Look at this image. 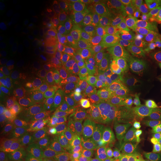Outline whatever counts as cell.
I'll return each instance as SVG.
<instances>
[{"instance_id": "ab89813d", "label": "cell", "mask_w": 161, "mask_h": 161, "mask_svg": "<svg viewBox=\"0 0 161 161\" xmlns=\"http://www.w3.org/2000/svg\"><path fill=\"white\" fill-rule=\"evenodd\" d=\"M153 157L154 161H161V131L157 132L156 142L153 152Z\"/></svg>"}, {"instance_id": "2e32d148", "label": "cell", "mask_w": 161, "mask_h": 161, "mask_svg": "<svg viewBox=\"0 0 161 161\" xmlns=\"http://www.w3.org/2000/svg\"><path fill=\"white\" fill-rule=\"evenodd\" d=\"M0 71L5 75L12 77L17 75L18 68L14 60L10 55H3L0 58Z\"/></svg>"}, {"instance_id": "44dd1931", "label": "cell", "mask_w": 161, "mask_h": 161, "mask_svg": "<svg viewBox=\"0 0 161 161\" xmlns=\"http://www.w3.org/2000/svg\"><path fill=\"white\" fill-rule=\"evenodd\" d=\"M19 149L17 146L14 145H5L0 150V160L1 161H13L16 160Z\"/></svg>"}, {"instance_id": "d590c367", "label": "cell", "mask_w": 161, "mask_h": 161, "mask_svg": "<svg viewBox=\"0 0 161 161\" xmlns=\"http://www.w3.org/2000/svg\"><path fill=\"white\" fill-rule=\"evenodd\" d=\"M99 141L102 147L104 148V150H106L108 153H110V154H117L119 152L118 147L111 140H110L107 136H103L100 138Z\"/></svg>"}, {"instance_id": "9c48e42d", "label": "cell", "mask_w": 161, "mask_h": 161, "mask_svg": "<svg viewBox=\"0 0 161 161\" xmlns=\"http://www.w3.org/2000/svg\"><path fill=\"white\" fill-rule=\"evenodd\" d=\"M144 80L156 87L161 88L160 61L148 62L144 68Z\"/></svg>"}, {"instance_id": "52a82bcc", "label": "cell", "mask_w": 161, "mask_h": 161, "mask_svg": "<svg viewBox=\"0 0 161 161\" xmlns=\"http://www.w3.org/2000/svg\"><path fill=\"white\" fill-rule=\"evenodd\" d=\"M150 61H160L161 59V29H156L149 34L145 41Z\"/></svg>"}, {"instance_id": "1f68e13d", "label": "cell", "mask_w": 161, "mask_h": 161, "mask_svg": "<svg viewBox=\"0 0 161 161\" xmlns=\"http://www.w3.org/2000/svg\"><path fill=\"white\" fill-rule=\"evenodd\" d=\"M108 70H109L110 81L111 88H114L116 85H117L119 79L122 75L129 73L128 71L119 67L117 66H114V67L110 68V69Z\"/></svg>"}, {"instance_id": "7c38bea8", "label": "cell", "mask_w": 161, "mask_h": 161, "mask_svg": "<svg viewBox=\"0 0 161 161\" xmlns=\"http://www.w3.org/2000/svg\"><path fill=\"white\" fill-rule=\"evenodd\" d=\"M102 102L92 96H86L80 106V114L84 117L92 119L101 112L102 108Z\"/></svg>"}, {"instance_id": "9a60e30c", "label": "cell", "mask_w": 161, "mask_h": 161, "mask_svg": "<svg viewBox=\"0 0 161 161\" xmlns=\"http://www.w3.org/2000/svg\"><path fill=\"white\" fill-rule=\"evenodd\" d=\"M146 8L153 26L155 27V29H161V2H148L146 4Z\"/></svg>"}, {"instance_id": "4fadbf2b", "label": "cell", "mask_w": 161, "mask_h": 161, "mask_svg": "<svg viewBox=\"0 0 161 161\" xmlns=\"http://www.w3.org/2000/svg\"><path fill=\"white\" fill-rule=\"evenodd\" d=\"M106 54L107 60L110 64H115L119 59L127 55V46L112 40L107 46Z\"/></svg>"}, {"instance_id": "d6a6232c", "label": "cell", "mask_w": 161, "mask_h": 161, "mask_svg": "<svg viewBox=\"0 0 161 161\" xmlns=\"http://www.w3.org/2000/svg\"><path fill=\"white\" fill-rule=\"evenodd\" d=\"M75 51L81 57H89L93 54L94 46L86 41L80 42L75 46Z\"/></svg>"}, {"instance_id": "5b68a950", "label": "cell", "mask_w": 161, "mask_h": 161, "mask_svg": "<svg viewBox=\"0 0 161 161\" xmlns=\"http://www.w3.org/2000/svg\"><path fill=\"white\" fill-rule=\"evenodd\" d=\"M128 161H154V157L135 140H130L124 154Z\"/></svg>"}, {"instance_id": "30bf717a", "label": "cell", "mask_w": 161, "mask_h": 161, "mask_svg": "<svg viewBox=\"0 0 161 161\" xmlns=\"http://www.w3.org/2000/svg\"><path fill=\"white\" fill-rule=\"evenodd\" d=\"M142 125L149 129L157 131L160 130L161 125V113L157 111L150 107L146 105L142 114Z\"/></svg>"}, {"instance_id": "74e56055", "label": "cell", "mask_w": 161, "mask_h": 161, "mask_svg": "<svg viewBox=\"0 0 161 161\" xmlns=\"http://www.w3.org/2000/svg\"><path fill=\"white\" fill-rule=\"evenodd\" d=\"M37 159V154L33 149H25L18 154L15 161H35Z\"/></svg>"}, {"instance_id": "4316f807", "label": "cell", "mask_w": 161, "mask_h": 161, "mask_svg": "<svg viewBox=\"0 0 161 161\" xmlns=\"http://www.w3.org/2000/svg\"><path fill=\"white\" fill-rule=\"evenodd\" d=\"M73 75L69 69H61L58 70L56 73L55 82L59 85L68 86L72 82Z\"/></svg>"}, {"instance_id": "c3c4849f", "label": "cell", "mask_w": 161, "mask_h": 161, "mask_svg": "<svg viewBox=\"0 0 161 161\" xmlns=\"http://www.w3.org/2000/svg\"><path fill=\"white\" fill-rule=\"evenodd\" d=\"M159 131H161V125H160V130Z\"/></svg>"}, {"instance_id": "e575fe53", "label": "cell", "mask_w": 161, "mask_h": 161, "mask_svg": "<svg viewBox=\"0 0 161 161\" xmlns=\"http://www.w3.org/2000/svg\"><path fill=\"white\" fill-rule=\"evenodd\" d=\"M81 83L86 89H92L98 84V78L94 73L88 72L84 74L81 79Z\"/></svg>"}, {"instance_id": "5bb4252c", "label": "cell", "mask_w": 161, "mask_h": 161, "mask_svg": "<svg viewBox=\"0 0 161 161\" xmlns=\"http://www.w3.org/2000/svg\"><path fill=\"white\" fill-rule=\"evenodd\" d=\"M44 109L43 106L37 105L35 110L30 114L29 117V126L33 132L37 133L43 127Z\"/></svg>"}, {"instance_id": "b9f144b4", "label": "cell", "mask_w": 161, "mask_h": 161, "mask_svg": "<svg viewBox=\"0 0 161 161\" xmlns=\"http://www.w3.org/2000/svg\"><path fill=\"white\" fill-rule=\"evenodd\" d=\"M69 93L75 100L80 101L84 99L85 94L84 92L82 90H80V88L77 87V86H71L69 89Z\"/></svg>"}, {"instance_id": "f35d334b", "label": "cell", "mask_w": 161, "mask_h": 161, "mask_svg": "<svg viewBox=\"0 0 161 161\" xmlns=\"http://www.w3.org/2000/svg\"><path fill=\"white\" fill-rule=\"evenodd\" d=\"M61 154L58 149H51L43 156L41 161H60Z\"/></svg>"}, {"instance_id": "e0dca14e", "label": "cell", "mask_w": 161, "mask_h": 161, "mask_svg": "<svg viewBox=\"0 0 161 161\" xmlns=\"http://www.w3.org/2000/svg\"><path fill=\"white\" fill-rule=\"evenodd\" d=\"M142 114V113H141ZM140 114L137 115H120L114 114V119L115 124L123 126H142V116Z\"/></svg>"}, {"instance_id": "681fc988", "label": "cell", "mask_w": 161, "mask_h": 161, "mask_svg": "<svg viewBox=\"0 0 161 161\" xmlns=\"http://www.w3.org/2000/svg\"><path fill=\"white\" fill-rule=\"evenodd\" d=\"M160 63H161V59H160Z\"/></svg>"}, {"instance_id": "d4e9b609", "label": "cell", "mask_w": 161, "mask_h": 161, "mask_svg": "<svg viewBox=\"0 0 161 161\" xmlns=\"http://www.w3.org/2000/svg\"><path fill=\"white\" fill-rule=\"evenodd\" d=\"M17 117L15 108L11 104H2L0 107V119L5 122H13Z\"/></svg>"}, {"instance_id": "3957f363", "label": "cell", "mask_w": 161, "mask_h": 161, "mask_svg": "<svg viewBox=\"0 0 161 161\" xmlns=\"http://www.w3.org/2000/svg\"><path fill=\"white\" fill-rule=\"evenodd\" d=\"M113 40L119 42L122 45L128 46L140 41L139 35L132 25L126 21H117L110 31Z\"/></svg>"}, {"instance_id": "8fae6325", "label": "cell", "mask_w": 161, "mask_h": 161, "mask_svg": "<svg viewBox=\"0 0 161 161\" xmlns=\"http://www.w3.org/2000/svg\"><path fill=\"white\" fill-rule=\"evenodd\" d=\"M156 136L157 133L155 131L142 125L140 128L137 135L134 140L140 145H142L151 154L153 155V152H154L156 142Z\"/></svg>"}, {"instance_id": "7a4b0ae2", "label": "cell", "mask_w": 161, "mask_h": 161, "mask_svg": "<svg viewBox=\"0 0 161 161\" xmlns=\"http://www.w3.org/2000/svg\"><path fill=\"white\" fill-rule=\"evenodd\" d=\"M130 19L132 25L137 31L141 42L146 41V37L155 29L151 21L146 6L142 2L137 1L133 5Z\"/></svg>"}, {"instance_id": "7dc6e473", "label": "cell", "mask_w": 161, "mask_h": 161, "mask_svg": "<svg viewBox=\"0 0 161 161\" xmlns=\"http://www.w3.org/2000/svg\"><path fill=\"white\" fill-rule=\"evenodd\" d=\"M110 161H128V160H127L126 158H125V157H120V158L114 159V160H111Z\"/></svg>"}, {"instance_id": "f546056e", "label": "cell", "mask_w": 161, "mask_h": 161, "mask_svg": "<svg viewBox=\"0 0 161 161\" xmlns=\"http://www.w3.org/2000/svg\"><path fill=\"white\" fill-rule=\"evenodd\" d=\"M84 129H85L86 135L93 140L98 139L101 135L99 127H98L96 121L92 118L86 120L85 125H84Z\"/></svg>"}, {"instance_id": "603a6c76", "label": "cell", "mask_w": 161, "mask_h": 161, "mask_svg": "<svg viewBox=\"0 0 161 161\" xmlns=\"http://www.w3.org/2000/svg\"><path fill=\"white\" fill-rule=\"evenodd\" d=\"M55 66L52 62H43L40 64L38 69L37 76L41 81H47L53 75Z\"/></svg>"}, {"instance_id": "bcb514c9", "label": "cell", "mask_w": 161, "mask_h": 161, "mask_svg": "<svg viewBox=\"0 0 161 161\" xmlns=\"http://www.w3.org/2000/svg\"><path fill=\"white\" fill-rule=\"evenodd\" d=\"M8 92L5 91V90L2 89L1 91H0V102H1V103L6 102L8 100Z\"/></svg>"}, {"instance_id": "ba28073f", "label": "cell", "mask_w": 161, "mask_h": 161, "mask_svg": "<svg viewBox=\"0 0 161 161\" xmlns=\"http://www.w3.org/2000/svg\"><path fill=\"white\" fill-rule=\"evenodd\" d=\"M142 75L129 72L122 75L119 79L117 85L122 86L129 91L143 96L142 93Z\"/></svg>"}, {"instance_id": "ffe728a7", "label": "cell", "mask_w": 161, "mask_h": 161, "mask_svg": "<svg viewBox=\"0 0 161 161\" xmlns=\"http://www.w3.org/2000/svg\"><path fill=\"white\" fill-rule=\"evenodd\" d=\"M58 108L60 115L63 116L65 119H72L75 116V108H74L72 102L68 98H60L58 102Z\"/></svg>"}, {"instance_id": "277c9868", "label": "cell", "mask_w": 161, "mask_h": 161, "mask_svg": "<svg viewBox=\"0 0 161 161\" xmlns=\"http://www.w3.org/2000/svg\"><path fill=\"white\" fill-rule=\"evenodd\" d=\"M49 42V36L41 32L34 37L27 48V55L31 61L37 62L43 57Z\"/></svg>"}, {"instance_id": "7402d4cb", "label": "cell", "mask_w": 161, "mask_h": 161, "mask_svg": "<svg viewBox=\"0 0 161 161\" xmlns=\"http://www.w3.org/2000/svg\"><path fill=\"white\" fill-rule=\"evenodd\" d=\"M37 104V97L34 92H26L22 99V109L25 114H31L35 109Z\"/></svg>"}, {"instance_id": "60d3db41", "label": "cell", "mask_w": 161, "mask_h": 161, "mask_svg": "<svg viewBox=\"0 0 161 161\" xmlns=\"http://www.w3.org/2000/svg\"><path fill=\"white\" fill-rule=\"evenodd\" d=\"M85 65V61L82 58H76L75 59H73L70 62L69 64V69L71 71H80L82 68L84 67V66Z\"/></svg>"}, {"instance_id": "ee69618b", "label": "cell", "mask_w": 161, "mask_h": 161, "mask_svg": "<svg viewBox=\"0 0 161 161\" xmlns=\"http://www.w3.org/2000/svg\"><path fill=\"white\" fill-rule=\"evenodd\" d=\"M130 92V91H129V90L125 89V88L122 87V86L116 85L115 87L114 88V90H113V98H114V99H116V98L123 97V96L128 95Z\"/></svg>"}, {"instance_id": "8d00e7d4", "label": "cell", "mask_w": 161, "mask_h": 161, "mask_svg": "<svg viewBox=\"0 0 161 161\" xmlns=\"http://www.w3.org/2000/svg\"><path fill=\"white\" fill-rule=\"evenodd\" d=\"M157 88L158 87L152 85V84L145 81L143 80V81H142V93H143V98L146 104L149 102L151 98H152L153 94L155 92Z\"/></svg>"}, {"instance_id": "8992f818", "label": "cell", "mask_w": 161, "mask_h": 161, "mask_svg": "<svg viewBox=\"0 0 161 161\" xmlns=\"http://www.w3.org/2000/svg\"><path fill=\"white\" fill-rule=\"evenodd\" d=\"M127 55L138 69H141L149 60V55L146 46L141 41L128 46L127 47Z\"/></svg>"}, {"instance_id": "6da1fadb", "label": "cell", "mask_w": 161, "mask_h": 161, "mask_svg": "<svg viewBox=\"0 0 161 161\" xmlns=\"http://www.w3.org/2000/svg\"><path fill=\"white\" fill-rule=\"evenodd\" d=\"M110 104L114 115H137L142 113L146 105L143 96L132 92L123 97L113 99Z\"/></svg>"}, {"instance_id": "f1b7e54d", "label": "cell", "mask_w": 161, "mask_h": 161, "mask_svg": "<svg viewBox=\"0 0 161 161\" xmlns=\"http://www.w3.org/2000/svg\"><path fill=\"white\" fill-rule=\"evenodd\" d=\"M13 18L12 10L7 5H0V24L2 27H8L12 23Z\"/></svg>"}, {"instance_id": "d6986e66", "label": "cell", "mask_w": 161, "mask_h": 161, "mask_svg": "<svg viewBox=\"0 0 161 161\" xmlns=\"http://www.w3.org/2000/svg\"><path fill=\"white\" fill-rule=\"evenodd\" d=\"M140 128L141 127L138 126H123L118 124H114L112 128V131L119 136L132 140L135 139Z\"/></svg>"}, {"instance_id": "484cf974", "label": "cell", "mask_w": 161, "mask_h": 161, "mask_svg": "<svg viewBox=\"0 0 161 161\" xmlns=\"http://www.w3.org/2000/svg\"><path fill=\"white\" fill-rule=\"evenodd\" d=\"M33 35V26L30 23H25L20 26L16 33V38L20 43H25Z\"/></svg>"}, {"instance_id": "f6af8a7d", "label": "cell", "mask_w": 161, "mask_h": 161, "mask_svg": "<svg viewBox=\"0 0 161 161\" xmlns=\"http://www.w3.org/2000/svg\"><path fill=\"white\" fill-rule=\"evenodd\" d=\"M81 161H102L101 159L98 158L97 154L95 153H86L83 155Z\"/></svg>"}, {"instance_id": "ac0fdd59", "label": "cell", "mask_w": 161, "mask_h": 161, "mask_svg": "<svg viewBox=\"0 0 161 161\" xmlns=\"http://www.w3.org/2000/svg\"><path fill=\"white\" fill-rule=\"evenodd\" d=\"M58 124H59V118L57 112L53 108L48 110L44 115V130L48 133L54 132L58 129Z\"/></svg>"}, {"instance_id": "83f0119b", "label": "cell", "mask_w": 161, "mask_h": 161, "mask_svg": "<svg viewBox=\"0 0 161 161\" xmlns=\"http://www.w3.org/2000/svg\"><path fill=\"white\" fill-rule=\"evenodd\" d=\"M1 139L8 143L15 142L18 136L17 130L11 125H4L1 128Z\"/></svg>"}, {"instance_id": "836d02e7", "label": "cell", "mask_w": 161, "mask_h": 161, "mask_svg": "<svg viewBox=\"0 0 161 161\" xmlns=\"http://www.w3.org/2000/svg\"><path fill=\"white\" fill-rule=\"evenodd\" d=\"M147 106L153 108L157 111L161 113V88H157L155 92L153 94L152 98L148 104H146Z\"/></svg>"}, {"instance_id": "4dcf8cb0", "label": "cell", "mask_w": 161, "mask_h": 161, "mask_svg": "<svg viewBox=\"0 0 161 161\" xmlns=\"http://www.w3.org/2000/svg\"><path fill=\"white\" fill-rule=\"evenodd\" d=\"M98 85L100 90L103 92H108L111 89L109 76V70L104 69L101 70L98 77Z\"/></svg>"}, {"instance_id": "cb8c5ba5", "label": "cell", "mask_w": 161, "mask_h": 161, "mask_svg": "<svg viewBox=\"0 0 161 161\" xmlns=\"http://www.w3.org/2000/svg\"><path fill=\"white\" fill-rule=\"evenodd\" d=\"M97 122L100 125L102 128L105 131H110L112 130L114 127V114L108 111H103L100 114L99 116L97 117Z\"/></svg>"}, {"instance_id": "7bdbcfd3", "label": "cell", "mask_w": 161, "mask_h": 161, "mask_svg": "<svg viewBox=\"0 0 161 161\" xmlns=\"http://www.w3.org/2000/svg\"><path fill=\"white\" fill-rule=\"evenodd\" d=\"M72 52L69 48H65L60 51L59 54V60L62 64H66L70 61L72 58Z\"/></svg>"}]
</instances>
